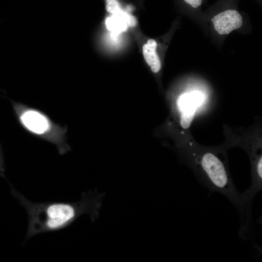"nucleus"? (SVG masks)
<instances>
[{
  "label": "nucleus",
  "instance_id": "obj_5",
  "mask_svg": "<svg viewBox=\"0 0 262 262\" xmlns=\"http://www.w3.org/2000/svg\"><path fill=\"white\" fill-rule=\"evenodd\" d=\"M130 15L122 9L118 13L113 14L106 20L107 29L114 33H119L124 31L128 26L127 21Z\"/></svg>",
  "mask_w": 262,
  "mask_h": 262
},
{
  "label": "nucleus",
  "instance_id": "obj_8",
  "mask_svg": "<svg viewBox=\"0 0 262 262\" xmlns=\"http://www.w3.org/2000/svg\"><path fill=\"white\" fill-rule=\"evenodd\" d=\"M106 8L107 12L113 15L121 10L120 5L117 0H106Z\"/></svg>",
  "mask_w": 262,
  "mask_h": 262
},
{
  "label": "nucleus",
  "instance_id": "obj_3",
  "mask_svg": "<svg viewBox=\"0 0 262 262\" xmlns=\"http://www.w3.org/2000/svg\"><path fill=\"white\" fill-rule=\"evenodd\" d=\"M215 31L220 34H227L240 28L243 24L241 14L234 9H227L217 14L211 19Z\"/></svg>",
  "mask_w": 262,
  "mask_h": 262
},
{
  "label": "nucleus",
  "instance_id": "obj_1",
  "mask_svg": "<svg viewBox=\"0 0 262 262\" xmlns=\"http://www.w3.org/2000/svg\"><path fill=\"white\" fill-rule=\"evenodd\" d=\"M11 193L25 209L28 216L26 240L39 233L57 231L72 224L84 214L93 222L98 218L104 197L96 190L82 193L73 202L35 203L29 200L12 186Z\"/></svg>",
  "mask_w": 262,
  "mask_h": 262
},
{
  "label": "nucleus",
  "instance_id": "obj_6",
  "mask_svg": "<svg viewBox=\"0 0 262 262\" xmlns=\"http://www.w3.org/2000/svg\"><path fill=\"white\" fill-rule=\"evenodd\" d=\"M201 96L197 92L184 94L177 99L176 104L179 111L196 110V106L201 102Z\"/></svg>",
  "mask_w": 262,
  "mask_h": 262
},
{
  "label": "nucleus",
  "instance_id": "obj_10",
  "mask_svg": "<svg viewBox=\"0 0 262 262\" xmlns=\"http://www.w3.org/2000/svg\"><path fill=\"white\" fill-rule=\"evenodd\" d=\"M1 168V162H0V168Z\"/></svg>",
  "mask_w": 262,
  "mask_h": 262
},
{
  "label": "nucleus",
  "instance_id": "obj_9",
  "mask_svg": "<svg viewBox=\"0 0 262 262\" xmlns=\"http://www.w3.org/2000/svg\"><path fill=\"white\" fill-rule=\"evenodd\" d=\"M187 4L194 9H196L201 5L203 0H183Z\"/></svg>",
  "mask_w": 262,
  "mask_h": 262
},
{
  "label": "nucleus",
  "instance_id": "obj_7",
  "mask_svg": "<svg viewBox=\"0 0 262 262\" xmlns=\"http://www.w3.org/2000/svg\"><path fill=\"white\" fill-rule=\"evenodd\" d=\"M196 110L183 111L180 113V125L184 129H188L191 125L195 116Z\"/></svg>",
  "mask_w": 262,
  "mask_h": 262
},
{
  "label": "nucleus",
  "instance_id": "obj_2",
  "mask_svg": "<svg viewBox=\"0 0 262 262\" xmlns=\"http://www.w3.org/2000/svg\"><path fill=\"white\" fill-rule=\"evenodd\" d=\"M14 106L19 123L26 131L54 144L61 155L70 150L66 143V127L55 123L37 109L17 102Z\"/></svg>",
  "mask_w": 262,
  "mask_h": 262
},
{
  "label": "nucleus",
  "instance_id": "obj_4",
  "mask_svg": "<svg viewBox=\"0 0 262 262\" xmlns=\"http://www.w3.org/2000/svg\"><path fill=\"white\" fill-rule=\"evenodd\" d=\"M157 46L156 41L150 39L142 48L144 58L152 72L154 73L159 72L161 68V63L156 52Z\"/></svg>",
  "mask_w": 262,
  "mask_h": 262
}]
</instances>
